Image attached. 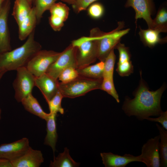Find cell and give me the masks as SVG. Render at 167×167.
Returning a JSON list of instances; mask_svg holds the SVG:
<instances>
[{
  "label": "cell",
  "mask_w": 167,
  "mask_h": 167,
  "mask_svg": "<svg viewBox=\"0 0 167 167\" xmlns=\"http://www.w3.org/2000/svg\"><path fill=\"white\" fill-rule=\"evenodd\" d=\"M164 89L161 87L156 91H150L141 80L134 98H126L122 109L128 116H135L140 121L151 116H159L162 111L161 100Z\"/></svg>",
  "instance_id": "1"
},
{
  "label": "cell",
  "mask_w": 167,
  "mask_h": 167,
  "mask_svg": "<svg viewBox=\"0 0 167 167\" xmlns=\"http://www.w3.org/2000/svg\"><path fill=\"white\" fill-rule=\"evenodd\" d=\"M35 30L21 46L0 53V71L17 70L27 65L34 55L41 49V45L34 38Z\"/></svg>",
  "instance_id": "2"
},
{
  "label": "cell",
  "mask_w": 167,
  "mask_h": 167,
  "mask_svg": "<svg viewBox=\"0 0 167 167\" xmlns=\"http://www.w3.org/2000/svg\"><path fill=\"white\" fill-rule=\"evenodd\" d=\"M118 27L108 32L101 31L99 28H94L90 31L96 36L97 44V59L104 61L111 51L120 42L121 38L129 31V28L122 29L123 22H119Z\"/></svg>",
  "instance_id": "3"
},
{
  "label": "cell",
  "mask_w": 167,
  "mask_h": 167,
  "mask_svg": "<svg viewBox=\"0 0 167 167\" xmlns=\"http://www.w3.org/2000/svg\"><path fill=\"white\" fill-rule=\"evenodd\" d=\"M76 47L77 69L84 67L95 62L97 59V40L95 35L90 32L89 36H83L72 41Z\"/></svg>",
  "instance_id": "4"
},
{
  "label": "cell",
  "mask_w": 167,
  "mask_h": 167,
  "mask_svg": "<svg viewBox=\"0 0 167 167\" xmlns=\"http://www.w3.org/2000/svg\"><path fill=\"white\" fill-rule=\"evenodd\" d=\"M103 78L92 79L81 75L67 83L59 82L58 89L63 97L74 98L92 90L100 89Z\"/></svg>",
  "instance_id": "5"
},
{
  "label": "cell",
  "mask_w": 167,
  "mask_h": 167,
  "mask_svg": "<svg viewBox=\"0 0 167 167\" xmlns=\"http://www.w3.org/2000/svg\"><path fill=\"white\" fill-rule=\"evenodd\" d=\"M60 53L53 50L41 49L32 58L26 67L35 77H38L46 73Z\"/></svg>",
  "instance_id": "6"
},
{
  "label": "cell",
  "mask_w": 167,
  "mask_h": 167,
  "mask_svg": "<svg viewBox=\"0 0 167 167\" xmlns=\"http://www.w3.org/2000/svg\"><path fill=\"white\" fill-rule=\"evenodd\" d=\"M16 71L13 86L15 91V99L18 102H21L23 99L32 93L35 86V77L26 67L20 68Z\"/></svg>",
  "instance_id": "7"
},
{
  "label": "cell",
  "mask_w": 167,
  "mask_h": 167,
  "mask_svg": "<svg viewBox=\"0 0 167 167\" xmlns=\"http://www.w3.org/2000/svg\"><path fill=\"white\" fill-rule=\"evenodd\" d=\"M76 47L71 44L60 54L56 60L51 64L46 73L53 78L58 79L61 73L69 67L76 69Z\"/></svg>",
  "instance_id": "8"
},
{
  "label": "cell",
  "mask_w": 167,
  "mask_h": 167,
  "mask_svg": "<svg viewBox=\"0 0 167 167\" xmlns=\"http://www.w3.org/2000/svg\"><path fill=\"white\" fill-rule=\"evenodd\" d=\"M159 135L151 138L143 146L139 155L141 162L148 167H161L159 153Z\"/></svg>",
  "instance_id": "9"
},
{
  "label": "cell",
  "mask_w": 167,
  "mask_h": 167,
  "mask_svg": "<svg viewBox=\"0 0 167 167\" xmlns=\"http://www.w3.org/2000/svg\"><path fill=\"white\" fill-rule=\"evenodd\" d=\"M125 6L131 7L134 9L136 24L138 19H143L146 22L148 28L152 29V15L155 9L153 0H127Z\"/></svg>",
  "instance_id": "10"
},
{
  "label": "cell",
  "mask_w": 167,
  "mask_h": 167,
  "mask_svg": "<svg viewBox=\"0 0 167 167\" xmlns=\"http://www.w3.org/2000/svg\"><path fill=\"white\" fill-rule=\"evenodd\" d=\"M30 147L28 139L26 137L12 143L2 144L0 145V158L12 161L22 156Z\"/></svg>",
  "instance_id": "11"
},
{
  "label": "cell",
  "mask_w": 167,
  "mask_h": 167,
  "mask_svg": "<svg viewBox=\"0 0 167 167\" xmlns=\"http://www.w3.org/2000/svg\"><path fill=\"white\" fill-rule=\"evenodd\" d=\"M11 0H5L0 10V53L11 49L8 25Z\"/></svg>",
  "instance_id": "12"
},
{
  "label": "cell",
  "mask_w": 167,
  "mask_h": 167,
  "mask_svg": "<svg viewBox=\"0 0 167 167\" xmlns=\"http://www.w3.org/2000/svg\"><path fill=\"white\" fill-rule=\"evenodd\" d=\"M49 10L50 15L49 21L50 26L55 31H60L68 18L69 8L66 4L59 2L54 3Z\"/></svg>",
  "instance_id": "13"
},
{
  "label": "cell",
  "mask_w": 167,
  "mask_h": 167,
  "mask_svg": "<svg viewBox=\"0 0 167 167\" xmlns=\"http://www.w3.org/2000/svg\"><path fill=\"white\" fill-rule=\"evenodd\" d=\"M46 73L35 77V86L40 90L47 103L59 90V82Z\"/></svg>",
  "instance_id": "14"
},
{
  "label": "cell",
  "mask_w": 167,
  "mask_h": 167,
  "mask_svg": "<svg viewBox=\"0 0 167 167\" xmlns=\"http://www.w3.org/2000/svg\"><path fill=\"white\" fill-rule=\"evenodd\" d=\"M100 156L105 167H125L131 162H141L139 155L135 156L130 154L121 156L111 152H101Z\"/></svg>",
  "instance_id": "15"
},
{
  "label": "cell",
  "mask_w": 167,
  "mask_h": 167,
  "mask_svg": "<svg viewBox=\"0 0 167 167\" xmlns=\"http://www.w3.org/2000/svg\"><path fill=\"white\" fill-rule=\"evenodd\" d=\"M44 161L41 152L30 147L22 156L11 162L12 167H39Z\"/></svg>",
  "instance_id": "16"
},
{
  "label": "cell",
  "mask_w": 167,
  "mask_h": 167,
  "mask_svg": "<svg viewBox=\"0 0 167 167\" xmlns=\"http://www.w3.org/2000/svg\"><path fill=\"white\" fill-rule=\"evenodd\" d=\"M37 23L35 12L32 7V10L29 15L18 25V36L21 41L25 40L31 33L35 30Z\"/></svg>",
  "instance_id": "17"
},
{
  "label": "cell",
  "mask_w": 167,
  "mask_h": 167,
  "mask_svg": "<svg viewBox=\"0 0 167 167\" xmlns=\"http://www.w3.org/2000/svg\"><path fill=\"white\" fill-rule=\"evenodd\" d=\"M56 115L49 113V115L45 120L47 134L44 144L50 146L54 152L56 151V145L58 137L56 123Z\"/></svg>",
  "instance_id": "18"
},
{
  "label": "cell",
  "mask_w": 167,
  "mask_h": 167,
  "mask_svg": "<svg viewBox=\"0 0 167 167\" xmlns=\"http://www.w3.org/2000/svg\"><path fill=\"white\" fill-rule=\"evenodd\" d=\"M21 102L26 110L43 119L45 120L49 115V113L44 111L32 93L23 99Z\"/></svg>",
  "instance_id": "19"
},
{
  "label": "cell",
  "mask_w": 167,
  "mask_h": 167,
  "mask_svg": "<svg viewBox=\"0 0 167 167\" xmlns=\"http://www.w3.org/2000/svg\"><path fill=\"white\" fill-rule=\"evenodd\" d=\"M160 33L157 30L153 29L148 28L147 29H143L140 28L139 35L143 43L151 47L157 44L164 43L166 41V38H160Z\"/></svg>",
  "instance_id": "20"
},
{
  "label": "cell",
  "mask_w": 167,
  "mask_h": 167,
  "mask_svg": "<svg viewBox=\"0 0 167 167\" xmlns=\"http://www.w3.org/2000/svg\"><path fill=\"white\" fill-rule=\"evenodd\" d=\"M32 6L27 0H15L13 6L12 15L18 25L30 14Z\"/></svg>",
  "instance_id": "21"
},
{
  "label": "cell",
  "mask_w": 167,
  "mask_h": 167,
  "mask_svg": "<svg viewBox=\"0 0 167 167\" xmlns=\"http://www.w3.org/2000/svg\"><path fill=\"white\" fill-rule=\"evenodd\" d=\"M79 163L75 162L71 157L69 150L66 147L64 151L59 153L53 161H50L49 167H76L79 166Z\"/></svg>",
  "instance_id": "22"
},
{
  "label": "cell",
  "mask_w": 167,
  "mask_h": 167,
  "mask_svg": "<svg viewBox=\"0 0 167 167\" xmlns=\"http://www.w3.org/2000/svg\"><path fill=\"white\" fill-rule=\"evenodd\" d=\"M104 62H100L96 64L77 69L79 74L85 77L92 79L103 78Z\"/></svg>",
  "instance_id": "23"
},
{
  "label": "cell",
  "mask_w": 167,
  "mask_h": 167,
  "mask_svg": "<svg viewBox=\"0 0 167 167\" xmlns=\"http://www.w3.org/2000/svg\"><path fill=\"white\" fill-rule=\"evenodd\" d=\"M156 126L159 132V153L161 167L167 166V130H165L158 123Z\"/></svg>",
  "instance_id": "24"
},
{
  "label": "cell",
  "mask_w": 167,
  "mask_h": 167,
  "mask_svg": "<svg viewBox=\"0 0 167 167\" xmlns=\"http://www.w3.org/2000/svg\"><path fill=\"white\" fill-rule=\"evenodd\" d=\"M152 29L160 32L167 31V11L165 6H162L159 9L156 16L153 19Z\"/></svg>",
  "instance_id": "25"
},
{
  "label": "cell",
  "mask_w": 167,
  "mask_h": 167,
  "mask_svg": "<svg viewBox=\"0 0 167 167\" xmlns=\"http://www.w3.org/2000/svg\"><path fill=\"white\" fill-rule=\"evenodd\" d=\"M58 0H32V7L36 17L37 23L40 21L44 12L49 10Z\"/></svg>",
  "instance_id": "26"
},
{
  "label": "cell",
  "mask_w": 167,
  "mask_h": 167,
  "mask_svg": "<svg viewBox=\"0 0 167 167\" xmlns=\"http://www.w3.org/2000/svg\"><path fill=\"white\" fill-rule=\"evenodd\" d=\"M113 49L105 58L104 62L103 77L113 78L116 56Z\"/></svg>",
  "instance_id": "27"
},
{
  "label": "cell",
  "mask_w": 167,
  "mask_h": 167,
  "mask_svg": "<svg viewBox=\"0 0 167 167\" xmlns=\"http://www.w3.org/2000/svg\"><path fill=\"white\" fill-rule=\"evenodd\" d=\"M63 97L62 95L58 90L56 95L47 102L50 113L55 114H57L58 113L61 114L64 113V109L61 105Z\"/></svg>",
  "instance_id": "28"
},
{
  "label": "cell",
  "mask_w": 167,
  "mask_h": 167,
  "mask_svg": "<svg viewBox=\"0 0 167 167\" xmlns=\"http://www.w3.org/2000/svg\"><path fill=\"white\" fill-rule=\"evenodd\" d=\"M100 89L111 96L118 103L120 100L118 94L114 87L113 78L103 77Z\"/></svg>",
  "instance_id": "29"
},
{
  "label": "cell",
  "mask_w": 167,
  "mask_h": 167,
  "mask_svg": "<svg viewBox=\"0 0 167 167\" xmlns=\"http://www.w3.org/2000/svg\"><path fill=\"white\" fill-rule=\"evenodd\" d=\"M79 76L76 68L69 67L64 69L61 73L58 79L61 82L67 83L74 80Z\"/></svg>",
  "instance_id": "30"
},
{
  "label": "cell",
  "mask_w": 167,
  "mask_h": 167,
  "mask_svg": "<svg viewBox=\"0 0 167 167\" xmlns=\"http://www.w3.org/2000/svg\"><path fill=\"white\" fill-rule=\"evenodd\" d=\"M105 9L103 5L98 2H95L88 7V13L89 15L94 19H98L103 15Z\"/></svg>",
  "instance_id": "31"
},
{
  "label": "cell",
  "mask_w": 167,
  "mask_h": 167,
  "mask_svg": "<svg viewBox=\"0 0 167 167\" xmlns=\"http://www.w3.org/2000/svg\"><path fill=\"white\" fill-rule=\"evenodd\" d=\"M133 70V66L131 60L117 63L116 70L118 74L122 76L129 75L132 72Z\"/></svg>",
  "instance_id": "32"
},
{
  "label": "cell",
  "mask_w": 167,
  "mask_h": 167,
  "mask_svg": "<svg viewBox=\"0 0 167 167\" xmlns=\"http://www.w3.org/2000/svg\"><path fill=\"white\" fill-rule=\"evenodd\" d=\"M119 52V60L118 63L130 60L131 55L128 48L123 44L119 42L115 47Z\"/></svg>",
  "instance_id": "33"
},
{
  "label": "cell",
  "mask_w": 167,
  "mask_h": 167,
  "mask_svg": "<svg viewBox=\"0 0 167 167\" xmlns=\"http://www.w3.org/2000/svg\"><path fill=\"white\" fill-rule=\"evenodd\" d=\"M98 0H76L72 5L74 11L76 13L86 10L88 6Z\"/></svg>",
  "instance_id": "34"
},
{
  "label": "cell",
  "mask_w": 167,
  "mask_h": 167,
  "mask_svg": "<svg viewBox=\"0 0 167 167\" xmlns=\"http://www.w3.org/2000/svg\"><path fill=\"white\" fill-rule=\"evenodd\" d=\"M146 120L151 122H156L160 123L162 127L167 130V111H162L159 117L156 118L150 117L147 118Z\"/></svg>",
  "instance_id": "35"
},
{
  "label": "cell",
  "mask_w": 167,
  "mask_h": 167,
  "mask_svg": "<svg viewBox=\"0 0 167 167\" xmlns=\"http://www.w3.org/2000/svg\"><path fill=\"white\" fill-rule=\"evenodd\" d=\"M0 167H12L11 162L9 160L0 158Z\"/></svg>",
  "instance_id": "36"
},
{
  "label": "cell",
  "mask_w": 167,
  "mask_h": 167,
  "mask_svg": "<svg viewBox=\"0 0 167 167\" xmlns=\"http://www.w3.org/2000/svg\"><path fill=\"white\" fill-rule=\"evenodd\" d=\"M61 1L72 5L74 4L76 0H61Z\"/></svg>",
  "instance_id": "37"
},
{
  "label": "cell",
  "mask_w": 167,
  "mask_h": 167,
  "mask_svg": "<svg viewBox=\"0 0 167 167\" xmlns=\"http://www.w3.org/2000/svg\"><path fill=\"white\" fill-rule=\"evenodd\" d=\"M6 72H3L0 75V80L2 78V76ZM1 113H2V110L0 108V120H1Z\"/></svg>",
  "instance_id": "38"
},
{
  "label": "cell",
  "mask_w": 167,
  "mask_h": 167,
  "mask_svg": "<svg viewBox=\"0 0 167 167\" xmlns=\"http://www.w3.org/2000/svg\"><path fill=\"white\" fill-rule=\"evenodd\" d=\"M4 1L5 0H0V10L1 9L2 4Z\"/></svg>",
  "instance_id": "39"
},
{
  "label": "cell",
  "mask_w": 167,
  "mask_h": 167,
  "mask_svg": "<svg viewBox=\"0 0 167 167\" xmlns=\"http://www.w3.org/2000/svg\"><path fill=\"white\" fill-rule=\"evenodd\" d=\"M30 5L32 6V0H27Z\"/></svg>",
  "instance_id": "40"
},
{
  "label": "cell",
  "mask_w": 167,
  "mask_h": 167,
  "mask_svg": "<svg viewBox=\"0 0 167 167\" xmlns=\"http://www.w3.org/2000/svg\"><path fill=\"white\" fill-rule=\"evenodd\" d=\"M3 72H4V71H0V75Z\"/></svg>",
  "instance_id": "41"
}]
</instances>
